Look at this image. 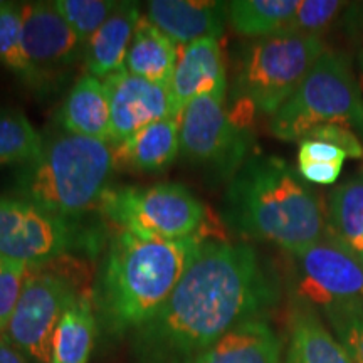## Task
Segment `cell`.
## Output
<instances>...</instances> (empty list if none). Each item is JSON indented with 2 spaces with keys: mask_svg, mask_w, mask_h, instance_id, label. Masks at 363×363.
<instances>
[{
  "mask_svg": "<svg viewBox=\"0 0 363 363\" xmlns=\"http://www.w3.org/2000/svg\"><path fill=\"white\" fill-rule=\"evenodd\" d=\"M229 2L208 0H152L147 17L179 48L202 39H217L227 22Z\"/></svg>",
  "mask_w": 363,
  "mask_h": 363,
  "instance_id": "9a60e30c",
  "label": "cell"
},
{
  "mask_svg": "<svg viewBox=\"0 0 363 363\" xmlns=\"http://www.w3.org/2000/svg\"><path fill=\"white\" fill-rule=\"evenodd\" d=\"M203 233L182 240L120 230L111 239L96 288V306L111 333L138 331L158 315L185 274Z\"/></svg>",
  "mask_w": 363,
  "mask_h": 363,
  "instance_id": "3957f363",
  "label": "cell"
},
{
  "mask_svg": "<svg viewBox=\"0 0 363 363\" xmlns=\"http://www.w3.org/2000/svg\"><path fill=\"white\" fill-rule=\"evenodd\" d=\"M29 266L0 256V335L6 333L19 303Z\"/></svg>",
  "mask_w": 363,
  "mask_h": 363,
  "instance_id": "f1b7e54d",
  "label": "cell"
},
{
  "mask_svg": "<svg viewBox=\"0 0 363 363\" xmlns=\"http://www.w3.org/2000/svg\"><path fill=\"white\" fill-rule=\"evenodd\" d=\"M99 207L118 229L142 238L182 240L206 224L203 203L179 184L108 189Z\"/></svg>",
  "mask_w": 363,
  "mask_h": 363,
  "instance_id": "52a82bcc",
  "label": "cell"
},
{
  "mask_svg": "<svg viewBox=\"0 0 363 363\" xmlns=\"http://www.w3.org/2000/svg\"><path fill=\"white\" fill-rule=\"evenodd\" d=\"M44 138L24 113L0 108V167L26 165L40 155Z\"/></svg>",
  "mask_w": 363,
  "mask_h": 363,
  "instance_id": "d4e9b609",
  "label": "cell"
},
{
  "mask_svg": "<svg viewBox=\"0 0 363 363\" xmlns=\"http://www.w3.org/2000/svg\"><path fill=\"white\" fill-rule=\"evenodd\" d=\"M225 220L244 238L274 244L291 256L323 238L326 208L288 162L256 153L230 177Z\"/></svg>",
  "mask_w": 363,
  "mask_h": 363,
  "instance_id": "7a4b0ae2",
  "label": "cell"
},
{
  "mask_svg": "<svg viewBox=\"0 0 363 363\" xmlns=\"http://www.w3.org/2000/svg\"><path fill=\"white\" fill-rule=\"evenodd\" d=\"M81 296L69 276L29 266L6 337L30 363H51L52 337L67 308Z\"/></svg>",
  "mask_w": 363,
  "mask_h": 363,
  "instance_id": "9c48e42d",
  "label": "cell"
},
{
  "mask_svg": "<svg viewBox=\"0 0 363 363\" xmlns=\"http://www.w3.org/2000/svg\"><path fill=\"white\" fill-rule=\"evenodd\" d=\"M298 6L299 0H234L227 21L239 35L256 40L284 30Z\"/></svg>",
  "mask_w": 363,
  "mask_h": 363,
  "instance_id": "cb8c5ba5",
  "label": "cell"
},
{
  "mask_svg": "<svg viewBox=\"0 0 363 363\" xmlns=\"http://www.w3.org/2000/svg\"><path fill=\"white\" fill-rule=\"evenodd\" d=\"M303 140H320L342 148L348 158H363V143L355 131L340 125H321L311 130Z\"/></svg>",
  "mask_w": 363,
  "mask_h": 363,
  "instance_id": "4dcf8cb0",
  "label": "cell"
},
{
  "mask_svg": "<svg viewBox=\"0 0 363 363\" xmlns=\"http://www.w3.org/2000/svg\"><path fill=\"white\" fill-rule=\"evenodd\" d=\"M115 170V148L101 140L62 130L35 160L21 165L17 195L61 217H78L99 206Z\"/></svg>",
  "mask_w": 363,
  "mask_h": 363,
  "instance_id": "277c9868",
  "label": "cell"
},
{
  "mask_svg": "<svg viewBox=\"0 0 363 363\" xmlns=\"http://www.w3.org/2000/svg\"><path fill=\"white\" fill-rule=\"evenodd\" d=\"M22 12V45L39 79L49 67H65L84 48L54 2H27Z\"/></svg>",
  "mask_w": 363,
  "mask_h": 363,
  "instance_id": "4fadbf2b",
  "label": "cell"
},
{
  "mask_svg": "<svg viewBox=\"0 0 363 363\" xmlns=\"http://www.w3.org/2000/svg\"><path fill=\"white\" fill-rule=\"evenodd\" d=\"M291 286L298 305L326 316L363 305V261L342 240L328 234L305 251L291 254Z\"/></svg>",
  "mask_w": 363,
  "mask_h": 363,
  "instance_id": "ba28073f",
  "label": "cell"
},
{
  "mask_svg": "<svg viewBox=\"0 0 363 363\" xmlns=\"http://www.w3.org/2000/svg\"><path fill=\"white\" fill-rule=\"evenodd\" d=\"M326 320L353 363H363V305L331 311Z\"/></svg>",
  "mask_w": 363,
  "mask_h": 363,
  "instance_id": "f546056e",
  "label": "cell"
},
{
  "mask_svg": "<svg viewBox=\"0 0 363 363\" xmlns=\"http://www.w3.org/2000/svg\"><path fill=\"white\" fill-rule=\"evenodd\" d=\"M62 130L110 143V96L104 81L86 74L72 86L61 108Z\"/></svg>",
  "mask_w": 363,
  "mask_h": 363,
  "instance_id": "d6986e66",
  "label": "cell"
},
{
  "mask_svg": "<svg viewBox=\"0 0 363 363\" xmlns=\"http://www.w3.org/2000/svg\"><path fill=\"white\" fill-rule=\"evenodd\" d=\"M0 363H30L13 345L9 342L6 335H0Z\"/></svg>",
  "mask_w": 363,
  "mask_h": 363,
  "instance_id": "e575fe53",
  "label": "cell"
},
{
  "mask_svg": "<svg viewBox=\"0 0 363 363\" xmlns=\"http://www.w3.org/2000/svg\"><path fill=\"white\" fill-rule=\"evenodd\" d=\"M347 153L335 145L320 142V140H301L298 150V162H321V163H343Z\"/></svg>",
  "mask_w": 363,
  "mask_h": 363,
  "instance_id": "1f68e13d",
  "label": "cell"
},
{
  "mask_svg": "<svg viewBox=\"0 0 363 363\" xmlns=\"http://www.w3.org/2000/svg\"><path fill=\"white\" fill-rule=\"evenodd\" d=\"M357 66H358V81H360L363 93V52H357Z\"/></svg>",
  "mask_w": 363,
  "mask_h": 363,
  "instance_id": "d590c367",
  "label": "cell"
},
{
  "mask_svg": "<svg viewBox=\"0 0 363 363\" xmlns=\"http://www.w3.org/2000/svg\"><path fill=\"white\" fill-rule=\"evenodd\" d=\"M325 51L321 38L293 30L252 40L240 57L235 93L252 110L272 116Z\"/></svg>",
  "mask_w": 363,
  "mask_h": 363,
  "instance_id": "8992f818",
  "label": "cell"
},
{
  "mask_svg": "<svg viewBox=\"0 0 363 363\" xmlns=\"http://www.w3.org/2000/svg\"><path fill=\"white\" fill-rule=\"evenodd\" d=\"M74 222L26 201L0 195V256L27 266L45 264L79 242Z\"/></svg>",
  "mask_w": 363,
  "mask_h": 363,
  "instance_id": "30bf717a",
  "label": "cell"
},
{
  "mask_svg": "<svg viewBox=\"0 0 363 363\" xmlns=\"http://www.w3.org/2000/svg\"><path fill=\"white\" fill-rule=\"evenodd\" d=\"M289 353L298 363H353L340 340L330 333L311 308L294 305L289 315Z\"/></svg>",
  "mask_w": 363,
  "mask_h": 363,
  "instance_id": "44dd1931",
  "label": "cell"
},
{
  "mask_svg": "<svg viewBox=\"0 0 363 363\" xmlns=\"http://www.w3.org/2000/svg\"><path fill=\"white\" fill-rule=\"evenodd\" d=\"M179 152L180 121L179 118H167L145 126L125 142L115 145V167L155 174L172 165Z\"/></svg>",
  "mask_w": 363,
  "mask_h": 363,
  "instance_id": "ac0fdd59",
  "label": "cell"
},
{
  "mask_svg": "<svg viewBox=\"0 0 363 363\" xmlns=\"http://www.w3.org/2000/svg\"><path fill=\"white\" fill-rule=\"evenodd\" d=\"M227 76L217 39H202L179 48V59L170 83L174 116L203 94H225Z\"/></svg>",
  "mask_w": 363,
  "mask_h": 363,
  "instance_id": "5bb4252c",
  "label": "cell"
},
{
  "mask_svg": "<svg viewBox=\"0 0 363 363\" xmlns=\"http://www.w3.org/2000/svg\"><path fill=\"white\" fill-rule=\"evenodd\" d=\"M140 11L135 4H118L108 21L84 45V66L89 76L106 79L125 69Z\"/></svg>",
  "mask_w": 363,
  "mask_h": 363,
  "instance_id": "e0dca14e",
  "label": "cell"
},
{
  "mask_svg": "<svg viewBox=\"0 0 363 363\" xmlns=\"http://www.w3.org/2000/svg\"><path fill=\"white\" fill-rule=\"evenodd\" d=\"M343 163L298 162V174L305 182L318 185H331L340 179Z\"/></svg>",
  "mask_w": 363,
  "mask_h": 363,
  "instance_id": "d6a6232c",
  "label": "cell"
},
{
  "mask_svg": "<svg viewBox=\"0 0 363 363\" xmlns=\"http://www.w3.org/2000/svg\"><path fill=\"white\" fill-rule=\"evenodd\" d=\"M326 233L363 254V167L331 190L326 206Z\"/></svg>",
  "mask_w": 363,
  "mask_h": 363,
  "instance_id": "7402d4cb",
  "label": "cell"
},
{
  "mask_svg": "<svg viewBox=\"0 0 363 363\" xmlns=\"http://www.w3.org/2000/svg\"><path fill=\"white\" fill-rule=\"evenodd\" d=\"M98 335L96 316L86 296L67 308L52 337L51 363H88Z\"/></svg>",
  "mask_w": 363,
  "mask_h": 363,
  "instance_id": "603a6c76",
  "label": "cell"
},
{
  "mask_svg": "<svg viewBox=\"0 0 363 363\" xmlns=\"http://www.w3.org/2000/svg\"><path fill=\"white\" fill-rule=\"evenodd\" d=\"M321 125H340L363 136V93L352 59L326 49L283 106L269 131L283 142H301Z\"/></svg>",
  "mask_w": 363,
  "mask_h": 363,
  "instance_id": "5b68a950",
  "label": "cell"
},
{
  "mask_svg": "<svg viewBox=\"0 0 363 363\" xmlns=\"http://www.w3.org/2000/svg\"><path fill=\"white\" fill-rule=\"evenodd\" d=\"M362 261H363V254H362Z\"/></svg>",
  "mask_w": 363,
  "mask_h": 363,
  "instance_id": "74e56055",
  "label": "cell"
},
{
  "mask_svg": "<svg viewBox=\"0 0 363 363\" xmlns=\"http://www.w3.org/2000/svg\"><path fill=\"white\" fill-rule=\"evenodd\" d=\"M177 59L179 45L153 26L147 16L140 17L126 56L125 69L138 78L170 88Z\"/></svg>",
  "mask_w": 363,
  "mask_h": 363,
  "instance_id": "ffe728a7",
  "label": "cell"
},
{
  "mask_svg": "<svg viewBox=\"0 0 363 363\" xmlns=\"http://www.w3.org/2000/svg\"><path fill=\"white\" fill-rule=\"evenodd\" d=\"M0 62L27 83L39 81L22 45L21 6L12 2H0Z\"/></svg>",
  "mask_w": 363,
  "mask_h": 363,
  "instance_id": "484cf974",
  "label": "cell"
},
{
  "mask_svg": "<svg viewBox=\"0 0 363 363\" xmlns=\"http://www.w3.org/2000/svg\"><path fill=\"white\" fill-rule=\"evenodd\" d=\"M347 7L348 2L340 0H299L296 12L284 30L321 38Z\"/></svg>",
  "mask_w": 363,
  "mask_h": 363,
  "instance_id": "83f0119b",
  "label": "cell"
},
{
  "mask_svg": "<svg viewBox=\"0 0 363 363\" xmlns=\"http://www.w3.org/2000/svg\"><path fill=\"white\" fill-rule=\"evenodd\" d=\"M110 96V143L118 145L145 126L174 116L169 86L121 69L103 79Z\"/></svg>",
  "mask_w": 363,
  "mask_h": 363,
  "instance_id": "7c38bea8",
  "label": "cell"
},
{
  "mask_svg": "<svg viewBox=\"0 0 363 363\" xmlns=\"http://www.w3.org/2000/svg\"><path fill=\"white\" fill-rule=\"evenodd\" d=\"M283 343L264 320H249L199 353L190 363H281Z\"/></svg>",
  "mask_w": 363,
  "mask_h": 363,
  "instance_id": "2e32d148",
  "label": "cell"
},
{
  "mask_svg": "<svg viewBox=\"0 0 363 363\" xmlns=\"http://www.w3.org/2000/svg\"><path fill=\"white\" fill-rule=\"evenodd\" d=\"M284 363H298L296 360H294V357L291 355V353L288 352V357H286V362Z\"/></svg>",
  "mask_w": 363,
  "mask_h": 363,
  "instance_id": "8d00e7d4",
  "label": "cell"
},
{
  "mask_svg": "<svg viewBox=\"0 0 363 363\" xmlns=\"http://www.w3.org/2000/svg\"><path fill=\"white\" fill-rule=\"evenodd\" d=\"M340 19L347 39L355 45L357 52H363V2H348Z\"/></svg>",
  "mask_w": 363,
  "mask_h": 363,
  "instance_id": "836d02e7",
  "label": "cell"
},
{
  "mask_svg": "<svg viewBox=\"0 0 363 363\" xmlns=\"http://www.w3.org/2000/svg\"><path fill=\"white\" fill-rule=\"evenodd\" d=\"M54 6L86 45L108 21L118 4L111 0H57Z\"/></svg>",
  "mask_w": 363,
  "mask_h": 363,
  "instance_id": "4316f807",
  "label": "cell"
},
{
  "mask_svg": "<svg viewBox=\"0 0 363 363\" xmlns=\"http://www.w3.org/2000/svg\"><path fill=\"white\" fill-rule=\"evenodd\" d=\"M180 152L190 162L233 177L246 162L247 140L225 110V94H203L190 101L179 116Z\"/></svg>",
  "mask_w": 363,
  "mask_h": 363,
  "instance_id": "8fae6325",
  "label": "cell"
},
{
  "mask_svg": "<svg viewBox=\"0 0 363 363\" xmlns=\"http://www.w3.org/2000/svg\"><path fill=\"white\" fill-rule=\"evenodd\" d=\"M276 301L278 288L254 247L206 239L158 315L136 331V350L150 363H190Z\"/></svg>",
  "mask_w": 363,
  "mask_h": 363,
  "instance_id": "6da1fadb",
  "label": "cell"
}]
</instances>
